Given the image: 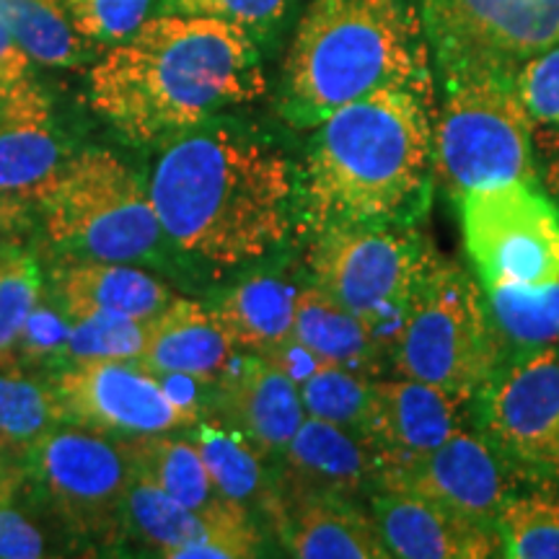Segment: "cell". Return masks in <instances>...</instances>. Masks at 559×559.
Returning <instances> with one entry per match:
<instances>
[{
    "instance_id": "ac0fdd59",
    "label": "cell",
    "mask_w": 559,
    "mask_h": 559,
    "mask_svg": "<svg viewBox=\"0 0 559 559\" xmlns=\"http://www.w3.org/2000/svg\"><path fill=\"white\" fill-rule=\"evenodd\" d=\"M464 402L415 379L373 381V407L366 440L379 451L383 469L428 456L461 430Z\"/></svg>"
},
{
    "instance_id": "6da1fadb",
    "label": "cell",
    "mask_w": 559,
    "mask_h": 559,
    "mask_svg": "<svg viewBox=\"0 0 559 559\" xmlns=\"http://www.w3.org/2000/svg\"><path fill=\"white\" fill-rule=\"evenodd\" d=\"M148 190L166 241L213 272L272 254L298 221L296 166L228 122L160 145Z\"/></svg>"
},
{
    "instance_id": "5bb4252c",
    "label": "cell",
    "mask_w": 559,
    "mask_h": 559,
    "mask_svg": "<svg viewBox=\"0 0 559 559\" xmlns=\"http://www.w3.org/2000/svg\"><path fill=\"white\" fill-rule=\"evenodd\" d=\"M386 487L423 495L487 526H498V513L508 498L498 453L485 438L466 430H456L436 451L412 464L381 469L379 489Z\"/></svg>"
},
{
    "instance_id": "e575fe53",
    "label": "cell",
    "mask_w": 559,
    "mask_h": 559,
    "mask_svg": "<svg viewBox=\"0 0 559 559\" xmlns=\"http://www.w3.org/2000/svg\"><path fill=\"white\" fill-rule=\"evenodd\" d=\"M75 32L94 45H117L151 19L156 0H60Z\"/></svg>"
},
{
    "instance_id": "1f68e13d",
    "label": "cell",
    "mask_w": 559,
    "mask_h": 559,
    "mask_svg": "<svg viewBox=\"0 0 559 559\" xmlns=\"http://www.w3.org/2000/svg\"><path fill=\"white\" fill-rule=\"evenodd\" d=\"M498 534L506 557L559 559V498L508 495L498 513Z\"/></svg>"
},
{
    "instance_id": "8d00e7d4",
    "label": "cell",
    "mask_w": 559,
    "mask_h": 559,
    "mask_svg": "<svg viewBox=\"0 0 559 559\" xmlns=\"http://www.w3.org/2000/svg\"><path fill=\"white\" fill-rule=\"evenodd\" d=\"M70 324H73V319L62 311L58 298L50 290L41 293L39 304L34 306L29 321H26L24 332H21L16 345V366L24 362V366H47L58 370L70 334Z\"/></svg>"
},
{
    "instance_id": "3957f363",
    "label": "cell",
    "mask_w": 559,
    "mask_h": 559,
    "mask_svg": "<svg viewBox=\"0 0 559 559\" xmlns=\"http://www.w3.org/2000/svg\"><path fill=\"white\" fill-rule=\"evenodd\" d=\"M436 140L417 91H379L317 124L298 169V223L317 236L340 226L402 223L430 205Z\"/></svg>"
},
{
    "instance_id": "836d02e7",
    "label": "cell",
    "mask_w": 559,
    "mask_h": 559,
    "mask_svg": "<svg viewBox=\"0 0 559 559\" xmlns=\"http://www.w3.org/2000/svg\"><path fill=\"white\" fill-rule=\"evenodd\" d=\"M151 321L120 317L73 319L60 368L88 360H140L148 345Z\"/></svg>"
},
{
    "instance_id": "2e32d148",
    "label": "cell",
    "mask_w": 559,
    "mask_h": 559,
    "mask_svg": "<svg viewBox=\"0 0 559 559\" xmlns=\"http://www.w3.org/2000/svg\"><path fill=\"white\" fill-rule=\"evenodd\" d=\"M215 415L241 432L264 459L280 456L306 419L298 383L264 355L236 358L213 383Z\"/></svg>"
},
{
    "instance_id": "277c9868",
    "label": "cell",
    "mask_w": 559,
    "mask_h": 559,
    "mask_svg": "<svg viewBox=\"0 0 559 559\" xmlns=\"http://www.w3.org/2000/svg\"><path fill=\"white\" fill-rule=\"evenodd\" d=\"M425 41L404 0H311L283 66L280 115L306 130L379 91L425 96Z\"/></svg>"
},
{
    "instance_id": "ba28073f",
    "label": "cell",
    "mask_w": 559,
    "mask_h": 559,
    "mask_svg": "<svg viewBox=\"0 0 559 559\" xmlns=\"http://www.w3.org/2000/svg\"><path fill=\"white\" fill-rule=\"evenodd\" d=\"M432 260L436 257L412 226L370 223L313 236L309 270L317 288L366 321L391 349V340Z\"/></svg>"
},
{
    "instance_id": "d6986e66",
    "label": "cell",
    "mask_w": 559,
    "mask_h": 559,
    "mask_svg": "<svg viewBox=\"0 0 559 559\" xmlns=\"http://www.w3.org/2000/svg\"><path fill=\"white\" fill-rule=\"evenodd\" d=\"M66 160L68 148L39 81L0 99V192L37 207Z\"/></svg>"
},
{
    "instance_id": "60d3db41",
    "label": "cell",
    "mask_w": 559,
    "mask_h": 559,
    "mask_svg": "<svg viewBox=\"0 0 559 559\" xmlns=\"http://www.w3.org/2000/svg\"><path fill=\"white\" fill-rule=\"evenodd\" d=\"M32 202L0 192V254L21 247V239L32 226Z\"/></svg>"
},
{
    "instance_id": "7c38bea8",
    "label": "cell",
    "mask_w": 559,
    "mask_h": 559,
    "mask_svg": "<svg viewBox=\"0 0 559 559\" xmlns=\"http://www.w3.org/2000/svg\"><path fill=\"white\" fill-rule=\"evenodd\" d=\"M26 459L39 489L70 531L102 544L120 539L132 477L120 440L60 425Z\"/></svg>"
},
{
    "instance_id": "30bf717a",
    "label": "cell",
    "mask_w": 559,
    "mask_h": 559,
    "mask_svg": "<svg viewBox=\"0 0 559 559\" xmlns=\"http://www.w3.org/2000/svg\"><path fill=\"white\" fill-rule=\"evenodd\" d=\"M52 389L66 423L104 436H158L202 419L198 389L185 376H160L140 360H88L55 370Z\"/></svg>"
},
{
    "instance_id": "4316f807",
    "label": "cell",
    "mask_w": 559,
    "mask_h": 559,
    "mask_svg": "<svg viewBox=\"0 0 559 559\" xmlns=\"http://www.w3.org/2000/svg\"><path fill=\"white\" fill-rule=\"evenodd\" d=\"M130 466L169 492L181 506L194 510H210L228 502L226 495L215 487L202 453L194 440L171 438L169 432L158 436H135L120 440Z\"/></svg>"
},
{
    "instance_id": "9c48e42d",
    "label": "cell",
    "mask_w": 559,
    "mask_h": 559,
    "mask_svg": "<svg viewBox=\"0 0 559 559\" xmlns=\"http://www.w3.org/2000/svg\"><path fill=\"white\" fill-rule=\"evenodd\" d=\"M425 39L445 81H515L536 55L559 47V0H417Z\"/></svg>"
},
{
    "instance_id": "4dcf8cb0",
    "label": "cell",
    "mask_w": 559,
    "mask_h": 559,
    "mask_svg": "<svg viewBox=\"0 0 559 559\" xmlns=\"http://www.w3.org/2000/svg\"><path fill=\"white\" fill-rule=\"evenodd\" d=\"M298 394L309 417L340 425L366 438L373 407V381L358 370L317 362L298 381Z\"/></svg>"
},
{
    "instance_id": "f35d334b",
    "label": "cell",
    "mask_w": 559,
    "mask_h": 559,
    "mask_svg": "<svg viewBox=\"0 0 559 559\" xmlns=\"http://www.w3.org/2000/svg\"><path fill=\"white\" fill-rule=\"evenodd\" d=\"M47 557V539L37 523L13 508L11 498H0V559Z\"/></svg>"
},
{
    "instance_id": "ab89813d",
    "label": "cell",
    "mask_w": 559,
    "mask_h": 559,
    "mask_svg": "<svg viewBox=\"0 0 559 559\" xmlns=\"http://www.w3.org/2000/svg\"><path fill=\"white\" fill-rule=\"evenodd\" d=\"M34 60L16 45V39L0 24V99L34 83Z\"/></svg>"
},
{
    "instance_id": "7bdbcfd3",
    "label": "cell",
    "mask_w": 559,
    "mask_h": 559,
    "mask_svg": "<svg viewBox=\"0 0 559 559\" xmlns=\"http://www.w3.org/2000/svg\"><path fill=\"white\" fill-rule=\"evenodd\" d=\"M16 487H19L16 474H11L5 466H0V498H11V495L16 492Z\"/></svg>"
},
{
    "instance_id": "b9f144b4",
    "label": "cell",
    "mask_w": 559,
    "mask_h": 559,
    "mask_svg": "<svg viewBox=\"0 0 559 559\" xmlns=\"http://www.w3.org/2000/svg\"><path fill=\"white\" fill-rule=\"evenodd\" d=\"M544 187H547L551 202H555L559 210V151L555 156H549L547 160V169H544Z\"/></svg>"
},
{
    "instance_id": "603a6c76",
    "label": "cell",
    "mask_w": 559,
    "mask_h": 559,
    "mask_svg": "<svg viewBox=\"0 0 559 559\" xmlns=\"http://www.w3.org/2000/svg\"><path fill=\"white\" fill-rule=\"evenodd\" d=\"M293 342L306 349L313 360L330 366L358 370L362 376L379 373L389 345L366 321L342 309L317 285L298 290Z\"/></svg>"
},
{
    "instance_id": "44dd1931",
    "label": "cell",
    "mask_w": 559,
    "mask_h": 559,
    "mask_svg": "<svg viewBox=\"0 0 559 559\" xmlns=\"http://www.w3.org/2000/svg\"><path fill=\"white\" fill-rule=\"evenodd\" d=\"M239 355V347L223 330L213 309L198 300L174 298L151 319L148 345L140 362L160 376H185L213 386Z\"/></svg>"
},
{
    "instance_id": "74e56055",
    "label": "cell",
    "mask_w": 559,
    "mask_h": 559,
    "mask_svg": "<svg viewBox=\"0 0 559 559\" xmlns=\"http://www.w3.org/2000/svg\"><path fill=\"white\" fill-rule=\"evenodd\" d=\"M513 83L534 124L559 130V47L531 58Z\"/></svg>"
},
{
    "instance_id": "d590c367",
    "label": "cell",
    "mask_w": 559,
    "mask_h": 559,
    "mask_svg": "<svg viewBox=\"0 0 559 559\" xmlns=\"http://www.w3.org/2000/svg\"><path fill=\"white\" fill-rule=\"evenodd\" d=\"M296 0H160L164 13L223 19L247 29L251 37H267L288 16Z\"/></svg>"
},
{
    "instance_id": "cb8c5ba5",
    "label": "cell",
    "mask_w": 559,
    "mask_h": 559,
    "mask_svg": "<svg viewBox=\"0 0 559 559\" xmlns=\"http://www.w3.org/2000/svg\"><path fill=\"white\" fill-rule=\"evenodd\" d=\"M254 515L239 502L228 500L210 510H194L181 506L169 492H164L156 481L132 469L128 508H124V534L135 536L140 544L156 549L160 557L174 559L179 549L205 539L223 523Z\"/></svg>"
},
{
    "instance_id": "8fae6325",
    "label": "cell",
    "mask_w": 559,
    "mask_h": 559,
    "mask_svg": "<svg viewBox=\"0 0 559 559\" xmlns=\"http://www.w3.org/2000/svg\"><path fill=\"white\" fill-rule=\"evenodd\" d=\"M459 205L466 251L485 290L542 288L559 280V210L539 185L481 187Z\"/></svg>"
},
{
    "instance_id": "4fadbf2b",
    "label": "cell",
    "mask_w": 559,
    "mask_h": 559,
    "mask_svg": "<svg viewBox=\"0 0 559 559\" xmlns=\"http://www.w3.org/2000/svg\"><path fill=\"white\" fill-rule=\"evenodd\" d=\"M487 436L528 466L559 472V345L513 358L481 391Z\"/></svg>"
},
{
    "instance_id": "e0dca14e",
    "label": "cell",
    "mask_w": 559,
    "mask_h": 559,
    "mask_svg": "<svg viewBox=\"0 0 559 559\" xmlns=\"http://www.w3.org/2000/svg\"><path fill=\"white\" fill-rule=\"evenodd\" d=\"M373 521L389 557L481 559L502 549L498 526H487L407 489H376Z\"/></svg>"
},
{
    "instance_id": "484cf974",
    "label": "cell",
    "mask_w": 559,
    "mask_h": 559,
    "mask_svg": "<svg viewBox=\"0 0 559 559\" xmlns=\"http://www.w3.org/2000/svg\"><path fill=\"white\" fill-rule=\"evenodd\" d=\"M194 445L202 453L215 487L228 500L239 502L247 510H260L280 526L283 508H280L277 487L264 469V456L249 443L241 432H236L221 419H200L194 425Z\"/></svg>"
},
{
    "instance_id": "ffe728a7",
    "label": "cell",
    "mask_w": 559,
    "mask_h": 559,
    "mask_svg": "<svg viewBox=\"0 0 559 559\" xmlns=\"http://www.w3.org/2000/svg\"><path fill=\"white\" fill-rule=\"evenodd\" d=\"M50 293L70 319L120 317L156 319L171 304L174 293L164 280L128 262L70 260L52 272Z\"/></svg>"
},
{
    "instance_id": "52a82bcc",
    "label": "cell",
    "mask_w": 559,
    "mask_h": 559,
    "mask_svg": "<svg viewBox=\"0 0 559 559\" xmlns=\"http://www.w3.org/2000/svg\"><path fill=\"white\" fill-rule=\"evenodd\" d=\"M432 140L436 171L456 200L506 181L539 185L534 120L513 81L492 75L445 81Z\"/></svg>"
},
{
    "instance_id": "83f0119b",
    "label": "cell",
    "mask_w": 559,
    "mask_h": 559,
    "mask_svg": "<svg viewBox=\"0 0 559 559\" xmlns=\"http://www.w3.org/2000/svg\"><path fill=\"white\" fill-rule=\"evenodd\" d=\"M0 24L16 45L45 68H81L96 45L75 32L60 0H0Z\"/></svg>"
},
{
    "instance_id": "5b68a950",
    "label": "cell",
    "mask_w": 559,
    "mask_h": 559,
    "mask_svg": "<svg viewBox=\"0 0 559 559\" xmlns=\"http://www.w3.org/2000/svg\"><path fill=\"white\" fill-rule=\"evenodd\" d=\"M37 210L47 239L70 260L132 264L156 254L166 239L148 185L104 148L68 156Z\"/></svg>"
},
{
    "instance_id": "7402d4cb",
    "label": "cell",
    "mask_w": 559,
    "mask_h": 559,
    "mask_svg": "<svg viewBox=\"0 0 559 559\" xmlns=\"http://www.w3.org/2000/svg\"><path fill=\"white\" fill-rule=\"evenodd\" d=\"M283 544L298 559L389 557L373 515L337 495L300 498L283 510Z\"/></svg>"
},
{
    "instance_id": "9a60e30c",
    "label": "cell",
    "mask_w": 559,
    "mask_h": 559,
    "mask_svg": "<svg viewBox=\"0 0 559 559\" xmlns=\"http://www.w3.org/2000/svg\"><path fill=\"white\" fill-rule=\"evenodd\" d=\"M280 459L283 466L275 487L283 510L290 502L317 495L355 500L368 489H379L383 469L379 451L366 438L309 415Z\"/></svg>"
},
{
    "instance_id": "8992f818",
    "label": "cell",
    "mask_w": 559,
    "mask_h": 559,
    "mask_svg": "<svg viewBox=\"0 0 559 559\" xmlns=\"http://www.w3.org/2000/svg\"><path fill=\"white\" fill-rule=\"evenodd\" d=\"M389 353L404 379L432 383L464 404L479 396L498 373L500 342L477 283L456 264L432 260Z\"/></svg>"
},
{
    "instance_id": "d4e9b609",
    "label": "cell",
    "mask_w": 559,
    "mask_h": 559,
    "mask_svg": "<svg viewBox=\"0 0 559 559\" xmlns=\"http://www.w3.org/2000/svg\"><path fill=\"white\" fill-rule=\"evenodd\" d=\"M298 290L288 277L260 275L230 288L213 311L239 353L270 358L293 342Z\"/></svg>"
},
{
    "instance_id": "f1b7e54d",
    "label": "cell",
    "mask_w": 559,
    "mask_h": 559,
    "mask_svg": "<svg viewBox=\"0 0 559 559\" xmlns=\"http://www.w3.org/2000/svg\"><path fill=\"white\" fill-rule=\"evenodd\" d=\"M485 293L495 337L513 358L559 345V280L542 288L498 285Z\"/></svg>"
},
{
    "instance_id": "d6a6232c",
    "label": "cell",
    "mask_w": 559,
    "mask_h": 559,
    "mask_svg": "<svg viewBox=\"0 0 559 559\" xmlns=\"http://www.w3.org/2000/svg\"><path fill=\"white\" fill-rule=\"evenodd\" d=\"M45 293L39 262L32 251L9 249L0 254V368L16 366V345L34 306Z\"/></svg>"
},
{
    "instance_id": "f546056e",
    "label": "cell",
    "mask_w": 559,
    "mask_h": 559,
    "mask_svg": "<svg viewBox=\"0 0 559 559\" xmlns=\"http://www.w3.org/2000/svg\"><path fill=\"white\" fill-rule=\"evenodd\" d=\"M62 423L66 412L52 383L19 366L0 368V453H29Z\"/></svg>"
},
{
    "instance_id": "7a4b0ae2",
    "label": "cell",
    "mask_w": 559,
    "mask_h": 559,
    "mask_svg": "<svg viewBox=\"0 0 559 559\" xmlns=\"http://www.w3.org/2000/svg\"><path fill=\"white\" fill-rule=\"evenodd\" d=\"M264 88L257 37L185 13L143 21L88 70L91 109L135 145H166Z\"/></svg>"
}]
</instances>
